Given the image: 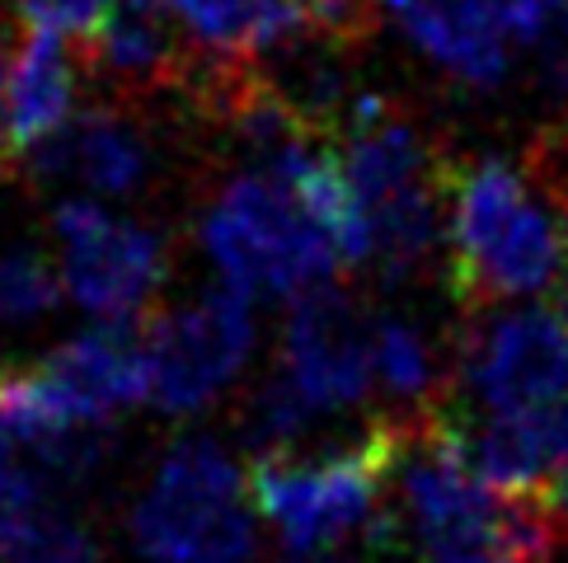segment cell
<instances>
[{
    "label": "cell",
    "mask_w": 568,
    "mask_h": 563,
    "mask_svg": "<svg viewBox=\"0 0 568 563\" xmlns=\"http://www.w3.org/2000/svg\"><path fill=\"white\" fill-rule=\"evenodd\" d=\"M414 418H376L348 447L311 460L258 455L245 479L250 508L273 521L282 563H348L357 535H376V508L399 470Z\"/></svg>",
    "instance_id": "1"
},
{
    "label": "cell",
    "mask_w": 568,
    "mask_h": 563,
    "mask_svg": "<svg viewBox=\"0 0 568 563\" xmlns=\"http://www.w3.org/2000/svg\"><path fill=\"white\" fill-rule=\"evenodd\" d=\"M452 184V296L460 306H489L503 296L550 287L564 264V231L550 203H536L531 174L507 160H475Z\"/></svg>",
    "instance_id": "2"
},
{
    "label": "cell",
    "mask_w": 568,
    "mask_h": 563,
    "mask_svg": "<svg viewBox=\"0 0 568 563\" xmlns=\"http://www.w3.org/2000/svg\"><path fill=\"white\" fill-rule=\"evenodd\" d=\"M141 563H250V489L212 437H184L160 455L151 489L132 508Z\"/></svg>",
    "instance_id": "3"
},
{
    "label": "cell",
    "mask_w": 568,
    "mask_h": 563,
    "mask_svg": "<svg viewBox=\"0 0 568 563\" xmlns=\"http://www.w3.org/2000/svg\"><path fill=\"white\" fill-rule=\"evenodd\" d=\"M202 245L221 277L245 296H306L343 268L334 239L268 170L221 188L202 216Z\"/></svg>",
    "instance_id": "4"
},
{
    "label": "cell",
    "mask_w": 568,
    "mask_h": 563,
    "mask_svg": "<svg viewBox=\"0 0 568 563\" xmlns=\"http://www.w3.org/2000/svg\"><path fill=\"white\" fill-rule=\"evenodd\" d=\"M254 348V315L245 291L226 287L202 291L193 306L160 310L141 319L146 386L160 413H197L231 386Z\"/></svg>",
    "instance_id": "5"
},
{
    "label": "cell",
    "mask_w": 568,
    "mask_h": 563,
    "mask_svg": "<svg viewBox=\"0 0 568 563\" xmlns=\"http://www.w3.org/2000/svg\"><path fill=\"white\" fill-rule=\"evenodd\" d=\"M67 254V291L104 325H141L165 282V245L132 221H118L94 203H62L52 216Z\"/></svg>",
    "instance_id": "6"
},
{
    "label": "cell",
    "mask_w": 568,
    "mask_h": 563,
    "mask_svg": "<svg viewBox=\"0 0 568 563\" xmlns=\"http://www.w3.org/2000/svg\"><path fill=\"white\" fill-rule=\"evenodd\" d=\"M460 380L494 413L545 409L568 399V329L550 310H513L470 329Z\"/></svg>",
    "instance_id": "7"
},
{
    "label": "cell",
    "mask_w": 568,
    "mask_h": 563,
    "mask_svg": "<svg viewBox=\"0 0 568 563\" xmlns=\"http://www.w3.org/2000/svg\"><path fill=\"white\" fill-rule=\"evenodd\" d=\"M282 371L311 399L315 413L362 405L372 390V319L357 310L348 291L334 282L296 296L282 334Z\"/></svg>",
    "instance_id": "8"
},
{
    "label": "cell",
    "mask_w": 568,
    "mask_h": 563,
    "mask_svg": "<svg viewBox=\"0 0 568 563\" xmlns=\"http://www.w3.org/2000/svg\"><path fill=\"white\" fill-rule=\"evenodd\" d=\"M452 437L484 484L517 498H555L559 470L568 460V399L521 413H489L484 422H465V413L446 409Z\"/></svg>",
    "instance_id": "9"
},
{
    "label": "cell",
    "mask_w": 568,
    "mask_h": 563,
    "mask_svg": "<svg viewBox=\"0 0 568 563\" xmlns=\"http://www.w3.org/2000/svg\"><path fill=\"white\" fill-rule=\"evenodd\" d=\"M33 376L71 418L109 422L151 395L146 352H141V325H104L52 348L33 361Z\"/></svg>",
    "instance_id": "10"
},
{
    "label": "cell",
    "mask_w": 568,
    "mask_h": 563,
    "mask_svg": "<svg viewBox=\"0 0 568 563\" xmlns=\"http://www.w3.org/2000/svg\"><path fill=\"white\" fill-rule=\"evenodd\" d=\"M90 66L132 94L189 90L207 66V52L193 48L170 0H113L104 29L90 38Z\"/></svg>",
    "instance_id": "11"
},
{
    "label": "cell",
    "mask_w": 568,
    "mask_h": 563,
    "mask_svg": "<svg viewBox=\"0 0 568 563\" xmlns=\"http://www.w3.org/2000/svg\"><path fill=\"white\" fill-rule=\"evenodd\" d=\"M414 43L475 90H494L513 66V33L498 0H381Z\"/></svg>",
    "instance_id": "12"
},
{
    "label": "cell",
    "mask_w": 568,
    "mask_h": 563,
    "mask_svg": "<svg viewBox=\"0 0 568 563\" xmlns=\"http://www.w3.org/2000/svg\"><path fill=\"white\" fill-rule=\"evenodd\" d=\"M24 155L33 178H43V184L75 178L94 193H132L146 174V141L109 109L75 113L62 132L38 141Z\"/></svg>",
    "instance_id": "13"
},
{
    "label": "cell",
    "mask_w": 568,
    "mask_h": 563,
    "mask_svg": "<svg viewBox=\"0 0 568 563\" xmlns=\"http://www.w3.org/2000/svg\"><path fill=\"white\" fill-rule=\"evenodd\" d=\"M197 52L258 62L311 29L306 0H170Z\"/></svg>",
    "instance_id": "14"
},
{
    "label": "cell",
    "mask_w": 568,
    "mask_h": 563,
    "mask_svg": "<svg viewBox=\"0 0 568 563\" xmlns=\"http://www.w3.org/2000/svg\"><path fill=\"white\" fill-rule=\"evenodd\" d=\"M71 104H75V62L67 43L48 33H29V43L14 52L10 94H6L10 146L33 151L38 141L62 132L71 123Z\"/></svg>",
    "instance_id": "15"
},
{
    "label": "cell",
    "mask_w": 568,
    "mask_h": 563,
    "mask_svg": "<svg viewBox=\"0 0 568 563\" xmlns=\"http://www.w3.org/2000/svg\"><path fill=\"white\" fill-rule=\"evenodd\" d=\"M372 361H376L381 386L414 409L409 418L437 409L446 399L437 357H433L428 338H423V329L414 325V319H395V315L372 319Z\"/></svg>",
    "instance_id": "16"
},
{
    "label": "cell",
    "mask_w": 568,
    "mask_h": 563,
    "mask_svg": "<svg viewBox=\"0 0 568 563\" xmlns=\"http://www.w3.org/2000/svg\"><path fill=\"white\" fill-rule=\"evenodd\" d=\"M57 502H62V489L43 470H33L24 455L0 447V563L14 559V550L24 545L29 531Z\"/></svg>",
    "instance_id": "17"
},
{
    "label": "cell",
    "mask_w": 568,
    "mask_h": 563,
    "mask_svg": "<svg viewBox=\"0 0 568 563\" xmlns=\"http://www.w3.org/2000/svg\"><path fill=\"white\" fill-rule=\"evenodd\" d=\"M315 405L296 390V380L287 371H273L263 386L250 395L245 405V437L258 455H287V447L311 428Z\"/></svg>",
    "instance_id": "18"
},
{
    "label": "cell",
    "mask_w": 568,
    "mask_h": 563,
    "mask_svg": "<svg viewBox=\"0 0 568 563\" xmlns=\"http://www.w3.org/2000/svg\"><path fill=\"white\" fill-rule=\"evenodd\" d=\"M67 282L33 245L0 249V325H29L57 310Z\"/></svg>",
    "instance_id": "19"
},
{
    "label": "cell",
    "mask_w": 568,
    "mask_h": 563,
    "mask_svg": "<svg viewBox=\"0 0 568 563\" xmlns=\"http://www.w3.org/2000/svg\"><path fill=\"white\" fill-rule=\"evenodd\" d=\"M10 563H99V545H94L85 521H80L67 502H57V508L29 531L24 545L14 550Z\"/></svg>",
    "instance_id": "20"
},
{
    "label": "cell",
    "mask_w": 568,
    "mask_h": 563,
    "mask_svg": "<svg viewBox=\"0 0 568 563\" xmlns=\"http://www.w3.org/2000/svg\"><path fill=\"white\" fill-rule=\"evenodd\" d=\"M14 6H19V19H24L33 33L94 38L99 29H104L113 0H14Z\"/></svg>",
    "instance_id": "21"
},
{
    "label": "cell",
    "mask_w": 568,
    "mask_h": 563,
    "mask_svg": "<svg viewBox=\"0 0 568 563\" xmlns=\"http://www.w3.org/2000/svg\"><path fill=\"white\" fill-rule=\"evenodd\" d=\"M531 52H536V66H540L545 90L568 104V0H559L555 19L545 24V33L536 38Z\"/></svg>",
    "instance_id": "22"
},
{
    "label": "cell",
    "mask_w": 568,
    "mask_h": 563,
    "mask_svg": "<svg viewBox=\"0 0 568 563\" xmlns=\"http://www.w3.org/2000/svg\"><path fill=\"white\" fill-rule=\"evenodd\" d=\"M555 498H568V460H564V470H559V484H555Z\"/></svg>",
    "instance_id": "23"
}]
</instances>
